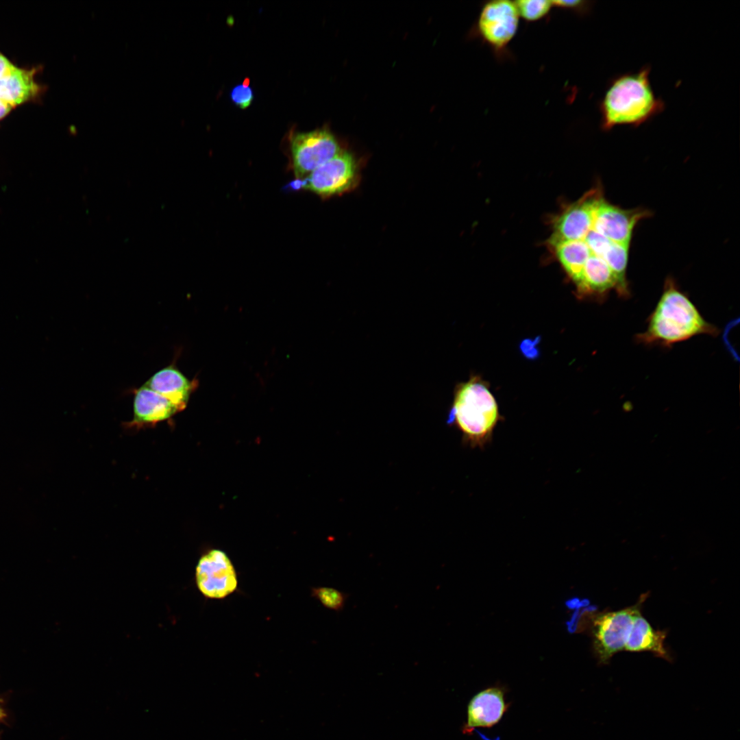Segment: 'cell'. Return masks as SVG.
<instances>
[{
  "instance_id": "22",
  "label": "cell",
  "mask_w": 740,
  "mask_h": 740,
  "mask_svg": "<svg viewBox=\"0 0 740 740\" xmlns=\"http://www.w3.org/2000/svg\"><path fill=\"white\" fill-rule=\"evenodd\" d=\"M589 1H552L553 7L570 9L580 13L589 10Z\"/></svg>"
},
{
  "instance_id": "2",
  "label": "cell",
  "mask_w": 740,
  "mask_h": 740,
  "mask_svg": "<svg viewBox=\"0 0 740 740\" xmlns=\"http://www.w3.org/2000/svg\"><path fill=\"white\" fill-rule=\"evenodd\" d=\"M718 334L717 328L704 318L688 295L669 278L648 318L645 330L636 335V341L645 345L669 347L698 335Z\"/></svg>"
},
{
  "instance_id": "25",
  "label": "cell",
  "mask_w": 740,
  "mask_h": 740,
  "mask_svg": "<svg viewBox=\"0 0 740 740\" xmlns=\"http://www.w3.org/2000/svg\"><path fill=\"white\" fill-rule=\"evenodd\" d=\"M12 108V106L0 99V119L5 116Z\"/></svg>"
},
{
  "instance_id": "3",
  "label": "cell",
  "mask_w": 740,
  "mask_h": 740,
  "mask_svg": "<svg viewBox=\"0 0 740 740\" xmlns=\"http://www.w3.org/2000/svg\"><path fill=\"white\" fill-rule=\"evenodd\" d=\"M500 418L496 399L480 378L472 377L456 386L447 423L460 430L467 443L483 448L492 440Z\"/></svg>"
},
{
  "instance_id": "5",
  "label": "cell",
  "mask_w": 740,
  "mask_h": 740,
  "mask_svg": "<svg viewBox=\"0 0 740 740\" xmlns=\"http://www.w3.org/2000/svg\"><path fill=\"white\" fill-rule=\"evenodd\" d=\"M358 170L355 158L341 151L301 181V187L327 197L350 190L356 186Z\"/></svg>"
},
{
  "instance_id": "8",
  "label": "cell",
  "mask_w": 740,
  "mask_h": 740,
  "mask_svg": "<svg viewBox=\"0 0 740 740\" xmlns=\"http://www.w3.org/2000/svg\"><path fill=\"white\" fill-rule=\"evenodd\" d=\"M519 16L514 1L494 0L483 5L478 21V31L493 50L504 51L515 37Z\"/></svg>"
},
{
  "instance_id": "13",
  "label": "cell",
  "mask_w": 740,
  "mask_h": 740,
  "mask_svg": "<svg viewBox=\"0 0 740 740\" xmlns=\"http://www.w3.org/2000/svg\"><path fill=\"white\" fill-rule=\"evenodd\" d=\"M144 384L166 397L182 411L197 388L198 382L190 380L173 363L156 372Z\"/></svg>"
},
{
  "instance_id": "23",
  "label": "cell",
  "mask_w": 740,
  "mask_h": 740,
  "mask_svg": "<svg viewBox=\"0 0 740 740\" xmlns=\"http://www.w3.org/2000/svg\"><path fill=\"white\" fill-rule=\"evenodd\" d=\"M15 66L7 58L0 53V78L8 75Z\"/></svg>"
},
{
  "instance_id": "16",
  "label": "cell",
  "mask_w": 740,
  "mask_h": 740,
  "mask_svg": "<svg viewBox=\"0 0 740 740\" xmlns=\"http://www.w3.org/2000/svg\"><path fill=\"white\" fill-rule=\"evenodd\" d=\"M665 636L663 631L654 630L639 612L634 617L624 650L637 652L649 651L669 661V656L664 646Z\"/></svg>"
},
{
  "instance_id": "26",
  "label": "cell",
  "mask_w": 740,
  "mask_h": 740,
  "mask_svg": "<svg viewBox=\"0 0 740 740\" xmlns=\"http://www.w3.org/2000/svg\"><path fill=\"white\" fill-rule=\"evenodd\" d=\"M1 708H0V717H1Z\"/></svg>"
},
{
  "instance_id": "12",
  "label": "cell",
  "mask_w": 740,
  "mask_h": 740,
  "mask_svg": "<svg viewBox=\"0 0 740 740\" xmlns=\"http://www.w3.org/2000/svg\"><path fill=\"white\" fill-rule=\"evenodd\" d=\"M508 706L502 688L494 687L480 691L468 704L465 730L493 727L502 719Z\"/></svg>"
},
{
  "instance_id": "14",
  "label": "cell",
  "mask_w": 740,
  "mask_h": 740,
  "mask_svg": "<svg viewBox=\"0 0 740 740\" xmlns=\"http://www.w3.org/2000/svg\"><path fill=\"white\" fill-rule=\"evenodd\" d=\"M133 412L132 423L144 426L165 421L180 411L166 397L143 384L134 391Z\"/></svg>"
},
{
  "instance_id": "21",
  "label": "cell",
  "mask_w": 740,
  "mask_h": 740,
  "mask_svg": "<svg viewBox=\"0 0 740 740\" xmlns=\"http://www.w3.org/2000/svg\"><path fill=\"white\" fill-rule=\"evenodd\" d=\"M232 101L239 108L244 110L247 108L254 99V92L249 86V80L247 77L242 84L234 86L230 92Z\"/></svg>"
},
{
  "instance_id": "10",
  "label": "cell",
  "mask_w": 740,
  "mask_h": 740,
  "mask_svg": "<svg viewBox=\"0 0 740 740\" xmlns=\"http://www.w3.org/2000/svg\"><path fill=\"white\" fill-rule=\"evenodd\" d=\"M650 214L643 209H622L602 197L595 211L592 229L612 242L630 245L635 225Z\"/></svg>"
},
{
  "instance_id": "6",
  "label": "cell",
  "mask_w": 740,
  "mask_h": 740,
  "mask_svg": "<svg viewBox=\"0 0 740 740\" xmlns=\"http://www.w3.org/2000/svg\"><path fill=\"white\" fill-rule=\"evenodd\" d=\"M641 602L595 617L593 625V648L600 663H607L615 654L625 649L632 621L640 612Z\"/></svg>"
},
{
  "instance_id": "15",
  "label": "cell",
  "mask_w": 740,
  "mask_h": 740,
  "mask_svg": "<svg viewBox=\"0 0 740 740\" xmlns=\"http://www.w3.org/2000/svg\"><path fill=\"white\" fill-rule=\"evenodd\" d=\"M35 70L15 66L7 75L0 78V99L12 107L35 97L39 86L34 80Z\"/></svg>"
},
{
  "instance_id": "11",
  "label": "cell",
  "mask_w": 740,
  "mask_h": 740,
  "mask_svg": "<svg viewBox=\"0 0 740 740\" xmlns=\"http://www.w3.org/2000/svg\"><path fill=\"white\" fill-rule=\"evenodd\" d=\"M575 284L578 293L582 297L603 299L614 290L619 297L627 298L608 264L602 258L593 255H591L586 261Z\"/></svg>"
},
{
  "instance_id": "18",
  "label": "cell",
  "mask_w": 740,
  "mask_h": 740,
  "mask_svg": "<svg viewBox=\"0 0 740 740\" xmlns=\"http://www.w3.org/2000/svg\"><path fill=\"white\" fill-rule=\"evenodd\" d=\"M629 246L611 242L600 257L615 274L627 297L630 295L626 278Z\"/></svg>"
},
{
  "instance_id": "19",
  "label": "cell",
  "mask_w": 740,
  "mask_h": 740,
  "mask_svg": "<svg viewBox=\"0 0 740 740\" xmlns=\"http://www.w3.org/2000/svg\"><path fill=\"white\" fill-rule=\"evenodd\" d=\"M311 595L326 608L337 613L343 610L349 595L332 587L311 588Z\"/></svg>"
},
{
  "instance_id": "7",
  "label": "cell",
  "mask_w": 740,
  "mask_h": 740,
  "mask_svg": "<svg viewBox=\"0 0 740 740\" xmlns=\"http://www.w3.org/2000/svg\"><path fill=\"white\" fill-rule=\"evenodd\" d=\"M195 581L199 591L210 599H224L238 588L234 566L227 554L219 549L210 550L200 557Z\"/></svg>"
},
{
  "instance_id": "17",
  "label": "cell",
  "mask_w": 740,
  "mask_h": 740,
  "mask_svg": "<svg viewBox=\"0 0 740 740\" xmlns=\"http://www.w3.org/2000/svg\"><path fill=\"white\" fill-rule=\"evenodd\" d=\"M565 272L575 283L589 256V247L582 240L564 241L550 245Z\"/></svg>"
},
{
  "instance_id": "20",
  "label": "cell",
  "mask_w": 740,
  "mask_h": 740,
  "mask_svg": "<svg viewBox=\"0 0 740 740\" xmlns=\"http://www.w3.org/2000/svg\"><path fill=\"white\" fill-rule=\"evenodd\" d=\"M519 17L533 22L543 18L553 7L552 1L519 0L514 1Z\"/></svg>"
},
{
  "instance_id": "4",
  "label": "cell",
  "mask_w": 740,
  "mask_h": 740,
  "mask_svg": "<svg viewBox=\"0 0 740 740\" xmlns=\"http://www.w3.org/2000/svg\"><path fill=\"white\" fill-rule=\"evenodd\" d=\"M290 145L292 167L297 180L306 178L341 151L334 136L325 129L297 133Z\"/></svg>"
},
{
  "instance_id": "24",
  "label": "cell",
  "mask_w": 740,
  "mask_h": 740,
  "mask_svg": "<svg viewBox=\"0 0 740 740\" xmlns=\"http://www.w3.org/2000/svg\"><path fill=\"white\" fill-rule=\"evenodd\" d=\"M535 343L532 341L526 340L521 345V349L526 356H534L536 354L537 352L535 348Z\"/></svg>"
},
{
  "instance_id": "9",
  "label": "cell",
  "mask_w": 740,
  "mask_h": 740,
  "mask_svg": "<svg viewBox=\"0 0 740 740\" xmlns=\"http://www.w3.org/2000/svg\"><path fill=\"white\" fill-rule=\"evenodd\" d=\"M602 197L600 189L593 188L565 208L554 219L553 233L549 243L582 239L592 228L595 211Z\"/></svg>"
},
{
  "instance_id": "1",
  "label": "cell",
  "mask_w": 740,
  "mask_h": 740,
  "mask_svg": "<svg viewBox=\"0 0 740 740\" xmlns=\"http://www.w3.org/2000/svg\"><path fill=\"white\" fill-rule=\"evenodd\" d=\"M651 66L612 77L598 104L600 127L609 132L617 126L638 127L662 113L665 103L652 86Z\"/></svg>"
}]
</instances>
